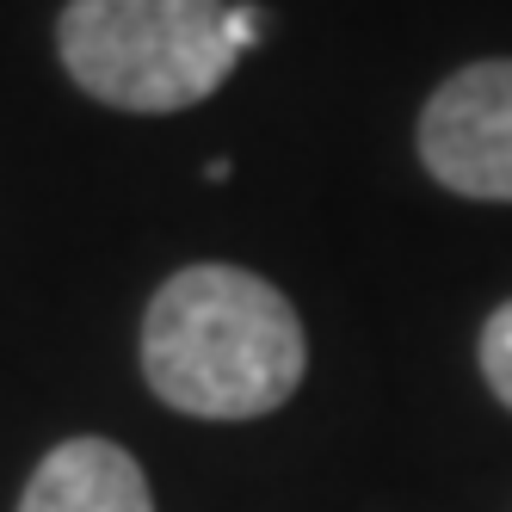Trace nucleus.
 <instances>
[{"mask_svg": "<svg viewBox=\"0 0 512 512\" xmlns=\"http://www.w3.org/2000/svg\"><path fill=\"white\" fill-rule=\"evenodd\" d=\"M482 377H488V389L512 408V303H500L488 315V327H482Z\"/></svg>", "mask_w": 512, "mask_h": 512, "instance_id": "5", "label": "nucleus"}, {"mask_svg": "<svg viewBox=\"0 0 512 512\" xmlns=\"http://www.w3.org/2000/svg\"><path fill=\"white\" fill-rule=\"evenodd\" d=\"M309 340L284 290L241 266L173 272L142 315V371L192 420H260L303 383Z\"/></svg>", "mask_w": 512, "mask_h": 512, "instance_id": "1", "label": "nucleus"}, {"mask_svg": "<svg viewBox=\"0 0 512 512\" xmlns=\"http://www.w3.org/2000/svg\"><path fill=\"white\" fill-rule=\"evenodd\" d=\"M260 31H266V7H260V0H241V7H229V38H235L241 56L260 44Z\"/></svg>", "mask_w": 512, "mask_h": 512, "instance_id": "6", "label": "nucleus"}, {"mask_svg": "<svg viewBox=\"0 0 512 512\" xmlns=\"http://www.w3.org/2000/svg\"><path fill=\"white\" fill-rule=\"evenodd\" d=\"M56 50L75 87L118 112H186L241 62L223 0H68Z\"/></svg>", "mask_w": 512, "mask_h": 512, "instance_id": "2", "label": "nucleus"}, {"mask_svg": "<svg viewBox=\"0 0 512 512\" xmlns=\"http://www.w3.org/2000/svg\"><path fill=\"white\" fill-rule=\"evenodd\" d=\"M19 512H155V494L112 438H68L31 469Z\"/></svg>", "mask_w": 512, "mask_h": 512, "instance_id": "4", "label": "nucleus"}, {"mask_svg": "<svg viewBox=\"0 0 512 512\" xmlns=\"http://www.w3.org/2000/svg\"><path fill=\"white\" fill-rule=\"evenodd\" d=\"M420 161L457 198L512 204V62H469L426 99Z\"/></svg>", "mask_w": 512, "mask_h": 512, "instance_id": "3", "label": "nucleus"}]
</instances>
